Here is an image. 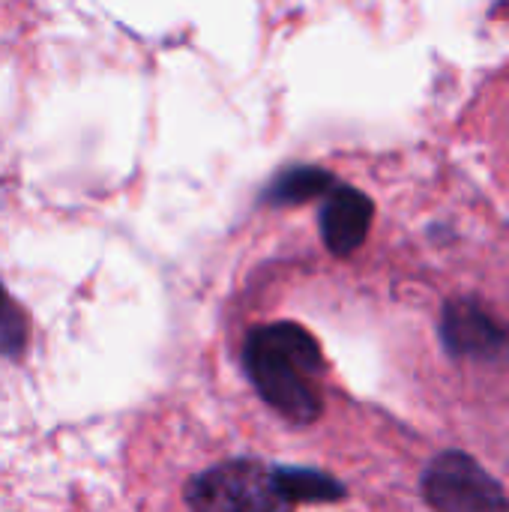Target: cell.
<instances>
[{
  "mask_svg": "<svg viewBox=\"0 0 509 512\" xmlns=\"http://www.w3.org/2000/svg\"><path fill=\"white\" fill-rule=\"evenodd\" d=\"M243 366L261 399L291 423H315L321 396L312 378L324 372V354L315 336L294 324L279 321L249 333L243 345Z\"/></svg>",
  "mask_w": 509,
  "mask_h": 512,
  "instance_id": "1",
  "label": "cell"
},
{
  "mask_svg": "<svg viewBox=\"0 0 509 512\" xmlns=\"http://www.w3.org/2000/svg\"><path fill=\"white\" fill-rule=\"evenodd\" d=\"M192 512H291L294 504L276 480V468L252 459L213 465L186 486Z\"/></svg>",
  "mask_w": 509,
  "mask_h": 512,
  "instance_id": "2",
  "label": "cell"
},
{
  "mask_svg": "<svg viewBox=\"0 0 509 512\" xmlns=\"http://www.w3.org/2000/svg\"><path fill=\"white\" fill-rule=\"evenodd\" d=\"M423 498L435 512H509L501 483L468 453L447 450L423 471Z\"/></svg>",
  "mask_w": 509,
  "mask_h": 512,
  "instance_id": "3",
  "label": "cell"
},
{
  "mask_svg": "<svg viewBox=\"0 0 509 512\" xmlns=\"http://www.w3.org/2000/svg\"><path fill=\"white\" fill-rule=\"evenodd\" d=\"M441 342L456 360L509 366V327L477 300H450L441 312Z\"/></svg>",
  "mask_w": 509,
  "mask_h": 512,
  "instance_id": "4",
  "label": "cell"
},
{
  "mask_svg": "<svg viewBox=\"0 0 509 512\" xmlns=\"http://www.w3.org/2000/svg\"><path fill=\"white\" fill-rule=\"evenodd\" d=\"M375 204L354 186H333L321 210V237L333 255H351L363 246Z\"/></svg>",
  "mask_w": 509,
  "mask_h": 512,
  "instance_id": "5",
  "label": "cell"
},
{
  "mask_svg": "<svg viewBox=\"0 0 509 512\" xmlns=\"http://www.w3.org/2000/svg\"><path fill=\"white\" fill-rule=\"evenodd\" d=\"M276 480L282 492L288 495L291 504H327L345 498L342 483L321 471H306V468H276Z\"/></svg>",
  "mask_w": 509,
  "mask_h": 512,
  "instance_id": "6",
  "label": "cell"
},
{
  "mask_svg": "<svg viewBox=\"0 0 509 512\" xmlns=\"http://www.w3.org/2000/svg\"><path fill=\"white\" fill-rule=\"evenodd\" d=\"M333 186H336L333 174H327L321 168H291L273 180V186L267 189V201L270 204H303L318 195H327Z\"/></svg>",
  "mask_w": 509,
  "mask_h": 512,
  "instance_id": "7",
  "label": "cell"
},
{
  "mask_svg": "<svg viewBox=\"0 0 509 512\" xmlns=\"http://www.w3.org/2000/svg\"><path fill=\"white\" fill-rule=\"evenodd\" d=\"M27 339V324L15 303L9 300L6 288L0 285V354H18Z\"/></svg>",
  "mask_w": 509,
  "mask_h": 512,
  "instance_id": "8",
  "label": "cell"
}]
</instances>
